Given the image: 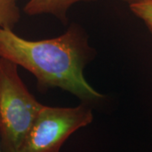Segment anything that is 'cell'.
<instances>
[{
	"mask_svg": "<svg viewBox=\"0 0 152 152\" xmlns=\"http://www.w3.org/2000/svg\"><path fill=\"white\" fill-rule=\"evenodd\" d=\"M96 0H29L24 8L28 15H52L62 22H67V12L71 6L80 2H89Z\"/></svg>",
	"mask_w": 152,
	"mask_h": 152,
	"instance_id": "277c9868",
	"label": "cell"
},
{
	"mask_svg": "<svg viewBox=\"0 0 152 152\" xmlns=\"http://www.w3.org/2000/svg\"><path fill=\"white\" fill-rule=\"evenodd\" d=\"M88 36L73 24L59 37L40 41L20 37L10 28H0V58L31 72L40 91L60 88L90 104L104 98L86 80L84 69L94 57Z\"/></svg>",
	"mask_w": 152,
	"mask_h": 152,
	"instance_id": "6da1fadb",
	"label": "cell"
},
{
	"mask_svg": "<svg viewBox=\"0 0 152 152\" xmlns=\"http://www.w3.org/2000/svg\"><path fill=\"white\" fill-rule=\"evenodd\" d=\"M122 1L129 4V5H131V4H134L142 3V2H145V1H151V0H122Z\"/></svg>",
	"mask_w": 152,
	"mask_h": 152,
	"instance_id": "52a82bcc",
	"label": "cell"
},
{
	"mask_svg": "<svg viewBox=\"0 0 152 152\" xmlns=\"http://www.w3.org/2000/svg\"><path fill=\"white\" fill-rule=\"evenodd\" d=\"M18 0H0V28L14 29L20 19Z\"/></svg>",
	"mask_w": 152,
	"mask_h": 152,
	"instance_id": "5b68a950",
	"label": "cell"
},
{
	"mask_svg": "<svg viewBox=\"0 0 152 152\" xmlns=\"http://www.w3.org/2000/svg\"><path fill=\"white\" fill-rule=\"evenodd\" d=\"M0 152H3V151H2V145H1V140H0Z\"/></svg>",
	"mask_w": 152,
	"mask_h": 152,
	"instance_id": "ba28073f",
	"label": "cell"
},
{
	"mask_svg": "<svg viewBox=\"0 0 152 152\" xmlns=\"http://www.w3.org/2000/svg\"><path fill=\"white\" fill-rule=\"evenodd\" d=\"M131 11L145 23L152 34V0L129 5Z\"/></svg>",
	"mask_w": 152,
	"mask_h": 152,
	"instance_id": "8992f818",
	"label": "cell"
},
{
	"mask_svg": "<svg viewBox=\"0 0 152 152\" xmlns=\"http://www.w3.org/2000/svg\"><path fill=\"white\" fill-rule=\"evenodd\" d=\"M93 118L91 105L85 102L75 107L43 106L18 152H60L69 136Z\"/></svg>",
	"mask_w": 152,
	"mask_h": 152,
	"instance_id": "3957f363",
	"label": "cell"
},
{
	"mask_svg": "<svg viewBox=\"0 0 152 152\" xmlns=\"http://www.w3.org/2000/svg\"><path fill=\"white\" fill-rule=\"evenodd\" d=\"M44 105L20 77L18 66L0 58V140L3 152H18Z\"/></svg>",
	"mask_w": 152,
	"mask_h": 152,
	"instance_id": "7a4b0ae2",
	"label": "cell"
}]
</instances>
